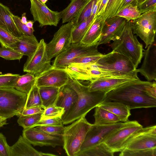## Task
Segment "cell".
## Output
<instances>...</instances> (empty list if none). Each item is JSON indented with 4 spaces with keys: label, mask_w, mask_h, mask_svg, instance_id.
Returning a JSON list of instances; mask_svg holds the SVG:
<instances>
[{
    "label": "cell",
    "mask_w": 156,
    "mask_h": 156,
    "mask_svg": "<svg viewBox=\"0 0 156 156\" xmlns=\"http://www.w3.org/2000/svg\"><path fill=\"white\" fill-rule=\"evenodd\" d=\"M148 81L140 79L118 87L107 93L103 101L122 103L132 109L156 107V99L149 96L145 90Z\"/></svg>",
    "instance_id": "1"
},
{
    "label": "cell",
    "mask_w": 156,
    "mask_h": 156,
    "mask_svg": "<svg viewBox=\"0 0 156 156\" xmlns=\"http://www.w3.org/2000/svg\"><path fill=\"white\" fill-rule=\"evenodd\" d=\"M69 78L67 85L76 91L78 98L73 106L62 117L63 124L65 125L85 117L91 110L103 101L107 94L104 91H90L88 85Z\"/></svg>",
    "instance_id": "2"
},
{
    "label": "cell",
    "mask_w": 156,
    "mask_h": 156,
    "mask_svg": "<svg viewBox=\"0 0 156 156\" xmlns=\"http://www.w3.org/2000/svg\"><path fill=\"white\" fill-rule=\"evenodd\" d=\"M132 21H126L122 31L111 47L112 50L127 58L137 69L143 57L144 49L143 44L133 32Z\"/></svg>",
    "instance_id": "3"
},
{
    "label": "cell",
    "mask_w": 156,
    "mask_h": 156,
    "mask_svg": "<svg viewBox=\"0 0 156 156\" xmlns=\"http://www.w3.org/2000/svg\"><path fill=\"white\" fill-rule=\"evenodd\" d=\"M92 125L83 117L64 127L63 146L68 156H76Z\"/></svg>",
    "instance_id": "4"
},
{
    "label": "cell",
    "mask_w": 156,
    "mask_h": 156,
    "mask_svg": "<svg viewBox=\"0 0 156 156\" xmlns=\"http://www.w3.org/2000/svg\"><path fill=\"white\" fill-rule=\"evenodd\" d=\"M27 96L14 88H0V117L19 116L24 108Z\"/></svg>",
    "instance_id": "5"
},
{
    "label": "cell",
    "mask_w": 156,
    "mask_h": 156,
    "mask_svg": "<svg viewBox=\"0 0 156 156\" xmlns=\"http://www.w3.org/2000/svg\"><path fill=\"white\" fill-rule=\"evenodd\" d=\"M133 32L144 42L146 48L155 41L156 31V10L150 11L141 14L132 20Z\"/></svg>",
    "instance_id": "6"
},
{
    "label": "cell",
    "mask_w": 156,
    "mask_h": 156,
    "mask_svg": "<svg viewBox=\"0 0 156 156\" xmlns=\"http://www.w3.org/2000/svg\"><path fill=\"white\" fill-rule=\"evenodd\" d=\"M96 63L101 68L121 75H128L138 72L132 62L126 57L112 50L105 54Z\"/></svg>",
    "instance_id": "7"
},
{
    "label": "cell",
    "mask_w": 156,
    "mask_h": 156,
    "mask_svg": "<svg viewBox=\"0 0 156 156\" xmlns=\"http://www.w3.org/2000/svg\"><path fill=\"white\" fill-rule=\"evenodd\" d=\"M44 39L41 40L35 51L28 57L24 64L23 71L34 75L36 77L54 67L51 64Z\"/></svg>",
    "instance_id": "8"
},
{
    "label": "cell",
    "mask_w": 156,
    "mask_h": 156,
    "mask_svg": "<svg viewBox=\"0 0 156 156\" xmlns=\"http://www.w3.org/2000/svg\"><path fill=\"white\" fill-rule=\"evenodd\" d=\"M131 121L119 122L108 125H98L93 124L87 132L78 153L104 142L107 137L114 131L129 124Z\"/></svg>",
    "instance_id": "9"
},
{
    "label": "cell",
    "mask_w": 156,
    "mask_h": 156,
    "mask_svg": "<svg viewBox=\"0 0 156 156\" xmlns=\"http://www.w3.org/2000/svg\"><path fill=\"white\" fill-rule=\"evenodd\" d=\"M143 128L137 121L114 131L105 139L104 142L114 153L121 152L125 148L129 140Z\"/></svg>",
    "instance_id": "10"
},
{
    "label": "cell",
    "mask_w": 156,
    "mask_h": 156,
    "mask_svg": "<svg viewBox=\"0 0 156 156\" xmlns=\"http://www.w3.org/2000/svg\"><path fill=\"white\" fill-rule=\"evenodd\" d=\"M98 44L86 46L81 43H71L67 49L55 57L52 66L57 68H65L75 58L100 53L98 50Z\"/></svg>",
    "instance_id": "11"
},
{
    "label": "cell",
    "mask_w": 156,
    "mask_h": 156,
    "mask_svg": "<svg viewBox=\"0 0 156 156\" xmlns=\"http://www.w3.org/2000/svg\"><path fill=\"white\" fill-rule=\"evenodd\" d=\"M73 27L70 21L62 25L54 35L53 38L48 44L46 48L50 59L56 57L67 49L72 43V33Z\"/></svg>",
    "instance_id": "12"
},
{
    "label": "cell",
    "mask_w": 156,
    "mask_h": 156,
    "mask_svg": "<svg viewBox=\"0 0 156 156\" xmlns=\"http://www.w3.org/2000/svg\"><path fill=\"white\" fill-rule=\"evenodd\" d=\"M154 148H156V125L143 128L129 140L125 148L139 150Z\"/></svg>",
    "instance_id": "13"
},
{
    "label": "cell",
    "mask_w": 156,
    "mask_h": 156,
    "mask_svg": "<svg viewBox=\"0 0 156 156\" xmlns=\"http://www.w3.org/2000/svg\"><path fill=\"white\" fill-rule=\"evenodd\" d=\"M138 73L122 76L99 78L91 80L88 85L90 91L108 92L126 83L138 80Z\"/></svg>",
    "instance_id": "14"
},
{
    "label": "cell",
    "mask_w": 156,
    "mask_h": 156,
    "mask_svg": "<svg viewBox=\"0 0 156 156\" xmlns=\"http://www.w3.org/2000/svg\"><path fill=\"white\" fill-rule=\"evenodd\" d=\"M30 11L34 22L37 21L39 27L45 26H57L60 19L59 12L50 9L38 0H30Z\"/></svg>",
    "instance_id": "15"
},
{
    "label": "cell",
    "mask_w": 156,
    "mask_h": 156,
    "mask_svg": "<svg viewBox=\"0 0 156 156\" xmlns=\"http://www.w3.org/2000/svg\"><path fill=\"white\" fill-rule=\"evenodd\" d=\"M22 136L34 146L55 147L57 146H63V144L62 136L49 135L34 127L23 129Z\"/></svg>",
    "instance_id": "16"
},
{
    "label": "cell",
    "mask_w": 156,
    "mask_h": 156,
    "mask_svg": "<svg viewBox=\"0 0 156 156\" xmlns=\"http://www.w3.org/2000/svg\"><path fill=\"white\" fill-rule=\"evenodd\" d=\"M69 80L65 68L54 66L36 77V85L39 88L42 87L60 88L67 84Z\"/></svg>",
    "instance_id": "17"
},
{
    "label": "cell",
    "mask_w": 156,
    "mask_h": 156,
    "mask_svg": "<svg viewBox=\"0 0 156 156\" xmlns=\"http://www.w3.org/2000/svg\"><path fill=\"white\" fill-rule=\"evenodd\" d=\"M122 17L115 16L105 20L98 44H105L113 41L120 34L126 22Z\"/></svg>",
    "instance_id": "18"
},
{
    "label": "cell",
    "mask_w": 156,
    "mask_h": 156,
    "mask_svg": "<svg viewBox=\"0 0 156 156\" xmlns=\"http://www.w3.org/2000/svg\"><path fill=\"white\" fill-rule=\"evenodd\" d=\"M143 51L144 59L141 67L137 69L147 81L156 80V44L155 41Z\"/></svg>",
    "instance_id": "19"
},
{
    "label": "cell",
    "mask_w": 156,
    "mask_h": 156,
    "mask_svg": "<svg viewBox=\"0 0 156 156\" xmlns=\"http://www.w3.org/2000/svg\"><path fill=\"white\" fill-rule=\"evenodd\" d=\"M103 26L100 17H94L80 43L86 46L98 44L101 35Z\"/></svg>",
    "instance_id": "20"
},
{
    "label": "cell",
    "mask_w": 156,
    "mask_h": 156,
    "mask_svg": "<svg viewBox=\"0 0 156 156\" xmlns=\"http://www.w3.org/2000/svg\"><path fill=\"white\" fill-rule=\"evenodd\" d=\"M77 98L76 91L67 84L60 88L55 104L64 108V114L73 106Z\"/></svg>",
    "instance_id": "21"
},
{
    "label": "cell",
    "mask_w": 156,
    "mask_h": 156,
    "mask_svg": "<svg viewBox=\"0 0 156 156\" xmlns=\"http://www.w3.org/2000/svg\"><path fill=\"white\" fill-rule=\"evenodd\" d=\"M13 14L9 8L0 2V27L19 38L22 35L18 30L13 20Z\"/></svg>",
    "instance_id": "22"
},
{
    "label": "cell",
    "mask_w": 156,
    "mask_h": 156,
    "mask_svg": "<svg viewBox=\"0 0 156 156\" xmlns=\"http://www.w3.org/2000/svg\"><path fill=\"white\" fill-rule=\"evenodd\" d=\"M41 153L21 136L13 145L10 146V156H41Z\"/></svg>",
    "instance_id": "23"
},
{
    "label": "cell",
    "mask_w": 156,
    "mask_h": 156,
    "mask_svg": "<svg viewBox=\"0 0 156 156\" xmlns=\"http://www.w3.org/2000/svg\"><path fill=\"white\" fill-rule=\"evenodd\" d=\"M98 106L106 109L116 115L120 121L125 122L129 121L131 115L130 109L124 104L115 101H103Z\"/></svg>",
    "instance_id": "24"
},
{
    "label": "cell",
    "mask_w": 156,
    "mask_h": 156,
    "mask_svg": "<svg viewBox=\"0 0 156 156\" xmlns=\"http://www.w3.org/2000/svg\"><path fill=\"white\" fill-rule=\"evenodd\" d=\"M39 42L34 35L27 36L22 35L18 38L17 47L16 49L23 55L29 57L37 49Z\"/></svg>",
    "instance_id": "25"
},
{
    "label": "cell",
    "mask_w": 156,
    "mask_h": 156,
    "mask_svg": "<svg viewBox=\"0 0 156 156\" xmlns=\"http://www.w3.org/2000/svg\"><path fill=\"white\" fill-rule=\"evenodd\" d=\"M94 116L95 119L94 124L98 125H111L120 122L115 115L98 106L95 107Z\"/></svg>",
    "instance_id": "26"
},
{
    "label": "cell",
    "mask_w": 156,
    "mask_h": 156,
    "mask_svg": "<svg viewBox=\"0 0 156 156\" xmlns=\"http://www.w3.org/2000/svg\"><path fill=\"white\" fill-rule=\"evenodd\" d=\"M70 2L64 9L59 12L62 23L71 21L76 17L85 4L86 0H70Z\"/></svg>",
    "instance_id": "27"
},
{
    "label": "cell",
    "mask_w": 156,
    "mask_h": 156,
    "mask_svg": "<svg viewBox=\"0 0 156 156\" xmlns=\"http://www.w3.org/2000/svg\"><path fill=\"white\" fill-rule=\"evenodd\" d=\"M60 88L51 87H42L39 88L42 107L44 109L55 104Z\"/></svg>",
    "instance_id": "28"
},
{
    "label": "cell",
    "mask_w": 156,
    "mask_h": 156,
    "mask_svg": "<svg viewBox=\"0 0 156 156\" xmlns=\"http://www.w3.org/2000/svg\"><path fill=\"white\" fill-rule=\"evenodd\" d=\"M36 77L30 73L20 75L17 78L14 88L17 90L27 94L36 84Z\"/></svg>",
    "instance_id": "29"
},
{
    "label": "cell",
    "mask_w": 156,
    "mask_h": 156,
    "mask_svg": "<svg viewBox=\"0 0 156 156\" xmlns=\"http://www.w3.org/2000/svg\"><path fill=\"white\" fill-rule=\"evenodd\" d=\"M114 153L104 142H102L78 153L76 156H113Z\"/></svg>",
    "instance_id": "30"
},
{
    "label": "cell",
    "mask_w": 156,
    "mask_h": 156,
    "mask_svg": "<svg viewBox=\"0 0 156 156\" xmlns=\"http://www.w3.org/2000/svg\"><path fill=\"white\" fill-rule=\"evenodd\" d=\"M94 17L91 15L87 20L73 27L72 33V43L81 42Z\"/></svg>",
    "instance_id": "31"
},
{
    "label": "cell",
    "mask_w": 156,
    "mask_h": 156,
    "mask_svg": "<svg viewBox=\"0 0 156 156\" xmlns=\"http://www.w3.org/2000/svg\"><path fill=\"white\" fill-rule=\"evenodd\" d=\"M98 0H87L86 2L77 16L71 21L73 27L87 20L91 16L94 7Z\"/></svg>",
    "instance_id": "32"
},
{
    "label": "cell",
    "mask_w": 156,
    "mask_h": 156,
    "mask_svg": "<svg viewBox=\"0 0 156 156\" xmlns=\"http://www.w3.org/2000/svg\"><path fill=\"white\" fill-rule=\"evenodd\" d=\"M65 69L69 76L72 79L79 81H89L85 70L80 64L71 63Z\"/></svg>",
    "instance_id": "33"
},
{
    "label": "cell",
    "mask_w": 156,
    "mask_h": 156,
    "mask_svg": "<svg viewBox=\"0 0 156 156\" xmlns=\"http://www.w3.org/2000/svg\"><path fill=\"white\" fill-rule=\"evenodd\" d=\"M124 0H108L101 17L103 24L105 20L115 16Z\"/></svg>",
    "instance_id": "34"
},
{
    "label": "cell",
    "mask_w": 156,
    "mask_h": 156,
    "mask_svg": "<svg viewBox=\"0 0 156 156\" xmlns=\"http://www.w3.org/2000/svg\"><path fill=\"white\" fill-rule=\"evenodd\" d=\"M18 38L0 27V43L2 47L16 49Z\"/></svg>",
    "instance_id": "35"
},
{
    "label": "cell",
    "mask_w": 156,
    "mask_h": 156,
    "mask_svg": "<svg viewBox=\"0 0 156 156\" xmlns=\"http://www.w3.org/2000/svg\"><path fill=\"white\" fill-rule=\"evenodd\" d=\"M37 106L42 107V102L39 87L35 84L27 94L24 108Z\"/></svg>",
    "instance_id": "36"
},
{
    "label": "cell",
    "mask_w": 156,
    "mask_h": 156,
    "mask_svg": "<svg viewBox=\"0 0 156 156\" xmlns=\"http://www.w3.org/2000/svg\"><path fill=\"white\" fill-rule=\"evenodd\" d=\"M141 14L137 6L130 4L119 11L116 16L123 17L126 21H129L138 18Z\"/></svg>",
    "instance_id": "37"
},
{
    "label": "cell",
    "mask_w": 156,
    "mask_h": 156,
    "mask_svg": "<svg viewBox=\"0 0 156 156\" xmlns=\"http://www.w3.org/2000/svg\"><path fill=\"white\" fill-rule=\"evenodd\" d=\"M42 113L27 115H20L17 122L23 129L34 127L41 119Z\"/></svg>",
    "instance_id": "38"
},
{
    "label": "cell",
    "mask_w": 156,
    "mask_h": 156,
    "mask_svg": "<svg viewBox=\"0 0 156 156\" xmlns=\"http://www.w3.org/2000/svg\"><path fill=\"white\" fill-rule=\"evenodd\" d=\"M64 112L63 108L54 104L44 109L40 120L57 118L61 119Z\"/></svg>",
    "instance_id": "39"
},
{
    "label": "cell",
    "mask_w": 156,
    "mask_h": 156,
    "mask_svg": "<svg viewBox=\"0 0 156 156\" xmlns=\"http://www.w3.org/2000/svg\"><path fill=\"white\" fill-rule=\"evenodd\" d=\"M120 156H156V148L139 150H130L124 149L121 152Z\"/></svg>",
    "instance_id": "40"
},
{
    "label": "cell",
    "mask_w": 156,
    "mask_h": 156,
    "mask_svg": "<svg viewBox=\"0 0 156 156\" xmlns=\"http://www.w3.org/2000/svg\"><path fill=\"white\" fill-rule=\"evenodd\" d=\"M20 75L11 73L0 75V88H14L16 80Z\"/></svg>",
    "instance_id": "41"
},
{
    "label": "cell",
    "mask_w": 156,
    "mask_h": 156,
    "mask_svg": "<svg viewBox=\"0 0 156 156\" xmlns=\"http://www.w3.org/2000/svg\"><path fill=\"white\" fill-rule=\"evenodd\" d=\"M23 55L16 49L0 47V57L7 60H20Z\"/></svg>",
    "instance_id": "42"
},
{
    "label": "cell",
    "mask_w": 156,
    "mask_h": 156,
    "mask_svg": "<svg viewBox=\"0 0 156 156\" xmlns=\"http://www.w3.org/2000/svg\"><path fill=\"white\" fill-rule=\"evenodd\" d=\"M35 128L53 136H62L64 130L63 126H36Z\"/></svg>",
    "instance_id": "43"
},
{
    "label": "cell",
    "mask_w": 156,
    "mask_h": 156,
    "mask_svg": "<svg viewBox=\"0 0 156 156\" xmlns=\"http://www.w3.org/2000/svg\"><path fill=\"white\" fill-rule=\"evenodd\" d=\"M105 55V54L99 53L97 54L80 56L73 59L71 64L75 63L86 64L96 62L100 58Z\"/></svg>",
    "instance_id": "44"
},
{
    "label": "cell",
    "mask_w": 156,
    "mask_h": 156,
    "mask_svg": "<svg viewBox=\"0 0 156 156\" xmlns=\"http://www.w3.org/2000/svg\"><path fill=\"white\" fill-rule=\"evenodd\" d=\"M13 19L15 25L22 35L32 36L34 30L33 28H30L26 24L22 23L21 18L18 16L13 15Z\"/></svg>",
    "instance_id": "45"
},
{
    "label": "cell",
    "mask_w": 156,
    "mask_h": 156,
    "mask_svg": "<svg viewBox=\"0 0 156 156\" xmlns=\"http://www.w3.org/2000/svg\"><path fill=\"white\" fill-rule=\"evenodd\" d=\"M137 8L141 14L150 11L156 10V0H146L138 5Z\"/></svg>",
    "instance_id": "46"
},
{
    "label": "cell",
    "mask_w": 156,
    "mask_h": 156,
    "mask_svg": "<svg viewBox=\"0 0 156 156\" xmlns=\"http://www.w3.org/2000/svg\"><path fill=\"white\" fill-rule=\"evenodd\" d=\"M41 126H63V124L61 118H54L40 120L34 127Z\"/></svg>",
    "instance_id": "47"
},
{
    "label": "cell",
    "mask_w": 156,
    "mask_h": 156,
    "mask_svg": "<svg viewBox=\"0 0 156 156\" xmlns=\"http://www.w3.org/2000/svg\"><path fill=\"white\" fill-rule=\"evenodd\" d=\"M0 156H10V146L5 137L0 133Z\"/></svg>",
    "instance_id": "48"
},
{
    "label": "cell",
    "mask_w": 156,
    "mask_h": 156,
    "mask_svg": "<svg viewBox=\"0 0 156 156\" xmlns=\"http://www.w3.org/2000/svg\"><path fill=\"white\" fill-rule=\"evenodd\" d=\"M44 109L40 106L32 107L27 108H24L20 115H27L42 113Z\"/></svg>",
    "instance_id": "49"
},
{
    "label": "cell",
    "mask_w": 156,
    "mask_h": 156,
    "mask_svg": "<svg viewBox=\"0 0 156 156\" xmlns=\"http://www.w3.org/2000/svg\"><path fill=\"white\" fill-rule=\"evenodd\" d=\"M108 1V0H100L99 5L94 17L101 16L105 9Z\"/></svg>",
    "instance_id": "50"
},
{
    "label": "cell",
    "mask_w": 156,
    "mask_h": 156,
    "mask_svg": "<svg viewBox=\"0 0 156 156\" xmlns=\"http://www.w3.org/2000/svg\"><path fill=\"white\" fill-rule=\"evenodd\" d=\"M138 0H124L119 7L118 12L126 6L130 4H132L137 6Z\"/></svg>",
    "instance_id": "51"
},
{
    "label": "cell",
    "mask_w": 156,
    "mask_h": 156,
    "mask_svg": "<svg viewBox=\"0 0 156 156\" xmlns=\"http://www.w3.org/2000/svg\"><path fill=\"white\" fill-rule=\"evenodd\" d=\"M7 119L6 118L0 117V128L8 124Z\"/></svg>",
    "instance_id": "52"
},
{
    "label": "cell",
    "mask_w": 156,
    "mask_h": 156,
    "mask_svg": "<svg viewBox=\"0 0 156 156\" xmlns=\"http://www.w3.org/2000/svg\"><path fill=\"white\" fill-rule=\"evenodd\" d=\"M21 20L22 23L24 24H26L27 21V18L26 16V13L24 12L23 13L22 15Z\"/></svg>",
    "instance_id": "53"
},
{
    "label": "cell",
    "mask_w": 156,
    "mask_h": 156,
    "mask_svg": "<svg viewBox=\"0 0 156 156\" xmlns=\"http://www.w3.org/2000/svg\"><path fill=\"white\" fill-rule=\"evenodd\" d=\"M34 22L33 20H28L27 21V23L26 24V25L29 28H33V24Z\"/></svg>",
    "instance_id": "54"
},
{
    "label": "cell",
    "mask_w": 156,
    "mask_h": 156,
    "mask_svg": "<svg viewBox=\"0 0 156 156\" xmlns=\"http://www.w3.org/2000/svg\"><path fill=\"white\" fill-rule=\"evenodd\" d=\"M41 156H57L56 155L53 154H52L51 153H44L42 152H41Z\"/></svg>",
    "instance_id": "55"
},
{
    "label": "cell",
    "mask_w": 156,
    "mask_h": 156,
    "mask_svg": "<svg viewBox=\"0 0 156 156\" xmlns=\"http://www.w3.org/2000/svg\"><path fill=\"white\" fill-rule=\"evenodd\" d=\"M146 0H138L137 2V6L142 3Z\"/></svg>",
    "instance_id": "56"
},
{
    "label": "cell",
    "mask_w": 156,
    "mask_h": 156,
    "mask_svg": "<svg viewBox=\"0 0 156 156\" xmlns=\"http://www.w3.org/2000/svg\"><path fill=\"white\" fill-rule=\"evenodd\" d=\"M38 0L44 4H45L48 1V0Z\"/></svg>",
    "instance_id": "57"
},
{
    "label": "cell",
    "mask_w": 156,
    "mask_h": 156,
    "mask_svg": "<svg viewBox=\"0 0 156 156\" xmlns=\"http://www.w3.org/2000/svg\"></svg>",
    "instance_id": "58"
}]
</instances>
